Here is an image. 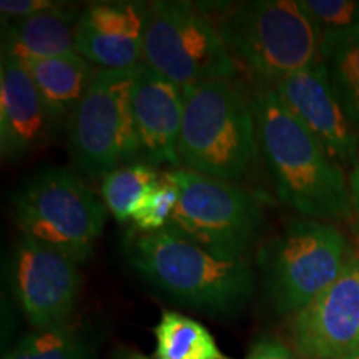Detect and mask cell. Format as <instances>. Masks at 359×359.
<instances>
[{
	"mask_svg": "<svg viewBox=\"0 0 359 359\" xmlns=\"http://www.w3.org/2000/svg\"><path fill=\"white\" fill-rule=\"evenodd\" d=\"M251 103L259 151L283 203L304 218H351L354 210L343 167L283 105L271 85L259 82Z\"/></svg>",
	"mask_w": 359,
	"mask_h": 359,
	"instance_id": "cell-1",
	"label": "cell"
},
{
	"mask_svg": "<svg viewBox=\"0 0 359 359\" xmlns=\"http://www.w3.org/2000/svg\"><path fill=\"white\" fill-rule=\"evenodd\" d=\"M125 251L151 286L187 306L233 313L253 296L255 273L246 259L217 257L168 230L135 231Z\"/></svg>",
	"mask_w": 359,
	"mask_h": 359,
	"instance_id": "cell-2",
	"label": "cell"
},
{
	"mask_svg": "<svg viewBox=\"0 0 359 359\" xmlns=\"http://www.w3.org/2000/svg\"><path fill=\"white\" fill-rule=\"evenodd\" d=\"M182 167L236 183L257 163L259 145L251 98L233 80H210L183 88Z\"/></svg>",
	"mask_w": 359,
	"mask_h": 359,
	"instance_id": "cell-3",
	"label": "cell"
},
{
	"mask_svg": "<svg viewBox=\"0 0 359 359\" xmlns=\"http://www.w3.org/2000/svg\"><path fill=\"white\" fill-rule=\"evenodd\" d=\"M235 60L276 83L321 60V30L298 0L231 4L213 20Z\"/></svg>",
	"mask_w": 359,
	"mask_h": 359,
	"instance_id": "cell-4",
	"label": "cell"
},
{
	"mask_svg": "<svg viewBox=\"0 0 359 359\" xmlns=\"http://www.w3.org/2000/svg\"><path fill=\"white\" fill-rule=\"evenodd\" d=\"M22 235L57 250L74 263H87L105 228V203L70 168H45L12 196Z\"/></svg>",
	"mask_w": 359,
	"mask_h": 359,
	"instance_id": "cell-5",
	"label": "cell"
},
{
	"mask_svg": "<svg viewBox=\"0 0 359 359\" xmlns=\"http://www.w3.org/2000/svg\"><path fill=\"white\" fill-rule=\"evenodd\" d=\"M178 188V205L165 230L222 258L246 259L263 224L257 201L236 183L188 168L168 172Z\"/></svg>",
	"mask_w": 359,
	"mask_h": 359,
	"instance_id": "cell-6",
	"label": "cell"
},
{
	"mask_svg": "<svg viewBox=\"0 0 359 359\" xmlns=\"http://www.w3.org/2000/svg\"><path fill=\"white\" fill-rule=\"evenodd\" d=\"M143 62L180 88L236 75L213 20L196 4L180 0L148 4Z\"/></svg>",
	"mask_w": 359,
	"mask_h": 359,
	"instance_id": "cell-7",
	"label": "cell"
},
{
	"mask_svg": "<svg viewBox=\"0 0 359 359\" xmlns=\"http://www.w3.org/2000/svg\"><path fill=\"white\" fill-rule=\"evenodd\" d=\"M259 258L276 309L294 316L338 280L351 257L339 228L303 218L269 241Z\"/></svg>",
	"mask_w": 359,
	"mask_h": 359,
	"instance_id": "cell-8",
	"label": "cell"
},
{
	"mask_svg": "<svg viewBox=\"0 0 359 359\" xmlns=\"http://www.w3.org/2000/svg\"><path fill=\"white\" fill-rule=\"evenodd\" d=\"M132 82L133 69H98L67 123L72 160L85 177L103 178L140 156Z\"/></svg>",
	"mask_w": 359,
	"mask_h": 359,
	"instance_id": "cell-9",
	"label": "cell"
},
{
	"mask_svg": "<svg viewBox=\"0 0 359 359\" xmlns=\"http://www.w3.org/2000/svg\"><path fill=\"white\" fill-rule=\"evenodd\" d=\"M8 275L17 303L34 330L69 325L82 286L77 263L20 235L8 259Z\"/></svg>",
	"mask_w": 359,
	"mask_h": 359,
	"instance_id": "cell-10",
	"label": "cell"
},
{
	"mask_svg": "<svg viewBox=\"0 0 359 359\" xmlns=\"http://www.w3.org/2000/svg\"><path fill=\"white\" fill-rule=\"evenodd\" d=\"M291 341L303 359H339L359 349V258L291 321Z\"/></svg>",
	"mask_w": 359,
	"mask_h": 359,
	"instance_id": "cell-11",
	"label": "cell"
},
{
	"mask_svg": "<svg viewBox=\"0 0 359 359\" xmlns=\"http://www.w3.org/2000/svg\"><path fill=\"white\" fill-rule=\"evenodd\" d=\"M271 88L336 163L353 168L359 156V130L341 105L321 60L271 83Z\"/></svg>",
	"mask_w": 359,
	"mask_h": 359,
	"instance_id": "cell-12",
	"label": "cell"
},
{
	"mask_svg": "<svg viewBox=\"0 0 359 359\" xmlns=\"http://www.w3.org/2000/svg\"><path fill=\"white\" fill-rule=\"evenodd\" d=\"M148 4L93 2L80 11L75 52L103 70H130L143 62Z\"/></svg>",
	"mask_w": 359,
	"mask_h": 359,
	"instance_id": "cell-13",
	"label": "cell"
},
{
	"mask_svg": "<svg viewBox=\"0 0 359 359\" xmlns=\"http://www.w3.org/2000/svg\"><path fill=\"white\" fill-rule=\"evenodd\" d=\"M132 109L145 163L182 168L178 143L185 109L183 88L140 62L133 67Z\"/></svg>",
	"mask_w": 359,
	"mask_h": 359,
	"instance_id": "cell-14",
	"label": "cell"
},
{
	"mask_svg": "<svg viewBox=\"0 0 359 359\" xmlns=\"http://www.w3.org/2000/svg\"><path fill=\"white\" fill-rule=\"evenodd\" d=\"M53 132L32 75L24 62L2 50L0 62V154L19 160Z\"/></svg>",
	"mask_w": 359,
	"mask_h": 359,
	"instance_id": "cell-15",
	"label": "cell"
},
{
	"mask_svg": "<svg viewBox=\"0 0 359 359\" xmlns=\"http://www.w3.org/2000/svg\"><path fill=\"white\" fill-rule=\"evenodd\" d=\"M79 15L77 7L62 4L52 11L7 22L2 29V50L20 62L70 55L75 52Z\"/></svg>",
	"mask_w": 359,
	"mask_h": 359,
	"instance_id": "cell-16",
	"label": "cell"
},
{
	"mask_svg": "<svg viewBox=\"0 0 359 359\" xmlns=\"http://www.w3.org/2000/svg\"><path fill=\"white\" fill-rule=\"evenodd\" d=\"M50 118L53 132L67 127L95 79V65L77 52L70 55L24 62Z\"/></svg>",
	"mask_w": 359,
	"mask_h": 359,
	"instance_id": "cell-17",
	"label": "cell"
},
{
	"mask_svg": "<svg viewBox=\"0 0 359 359\" xmlns=\"http://www.w3.org/2000/svg\"><path fill=\"white\" fill-rule=\"evenodd\" d=\"M321 62L341 105L359 130V25L323 34Z\"/></svg>",
	"mask_w": 359,
	"mask_h": 359,
	"instance_id": "cell-18",
	"label": "cell"
},
{
	"mask_svg": "<svg viewBox=\"0 0 359 359\" xmlns=\"http://www.w3.org/2000/svg\"><path fill=\"white\" fill-rule=\"evenodd\" d=\"M156 359H231L201 323L177 311H163L155 326Z\"/></svg>",
	"mask_w": 359,
	"mask_h": 359,
	"instance_id": "cell-19",
	"label": "cell"
},
{
	"mask_svg": "<svg viewBox=\"0 0 359 359\" xmlns=\"http://www.w3.org/2000/svg\"><path fill=\"white\" fill-rule=\"evenodd\" d=\"M4 359H98L92 343L69 325L32 330Z\"/></svg>",
	"mask_w": 359,
	"mask_h": 359,
	"instance_id": "cell-20",
	"label": "cell"
},
{
	"mask_svg": "<svg viewBox=\"0 0 359 359\" xmlns=\"http://www.w3.org/2000/svg\"><path fill=\"white\" fill-rule=\"evenodd\" d=\"M161 173L148 163L116 168L102 178L100 196L107 210L120 223L130 222L147 193L160 182Z\"/></svg>",
	"mask_w": 359,
	"mask_h": 359,
	"instance_id": "cell-21",
	"label": "cell"
},
{
	"mask_svg": "<svg viewBox=\"0 0 359 359\" xmlns=\"http://www.w3.org/2000/svg\"><path fill=\"white\" fill-rule=\"evenodd\" d=\"M178 188L170 178L168 172L161 173L160 182L147 193L130 222L135 224L137 231L142 233L165 230L178 205Z\"/></svg>",
	"mask_w": 359,
	"mask_h": 359,
	"instance_id": "cell-22",
	"label": "cell"
},
{
	"mask_svg": "<svg viewBox=\"0 0 359 359\" xmlns=\"http://www.w3.org/2000/svg\"><path fill=\"white\" fill-rule=\"evenodd\" d=\"M299 4L320 27L321 35L359 25L358 0H299Z\"/></svg>",
	"mask_w": 359,
	"mask_h": 359,
	"instance_id": "cell-23",
	"label": "cell"
},
{
	"mask_svg": "<svg viewBox=\"0 0 359 359\" xmlns=\"http://www.w3.org/2000/svg\"><path fill=\"white\" fill-rule=\"evenodd\" d=\"M62 4L64 2H53V0H2L0 13H2V22L7 24V22L32 17L35 13L52 11L60 7Z\"/></svg>",
	"mask_w": 359,
	"mask_h": 359,
	"instance_id": "cell-24",
	"label": "cell"
},
{
	"mask_svg": "<svg viewBox=\"0 0 359 359\" xmlns=\"http://www.w3.org/2000/svg\"><path fill=\"white\" fill-rule=\"evenodd\" d=\"M246 359H298V356L280 339L259 338L250 348Z\"/></svg>",
	"mask_w": 359,
	"mask_h": 359,
	"instance_id": "cell-25",
	"label": "cell"
},
{
	"mask_svg": "<svg viewBox=\"0 0 359 359\" xmlns=\"http://www.w3.org/2000/svg\"><path fill=\"white\" fill-rule=\"evenodd\" d=\"M348 183H349V193H351L354 215H356L359 219V156H358L356 163L353 165L351 173H349V178H348Z\"/></svg>",
	"mask_w": 359,
	"mask_h": 359,
	"instance_id": "cell-26",
	"label": "cell"
},
{
	"mask_svg": "<svg viewBox=\"0 0 359 359\" xmlns=\"http://www.w3.org/2000/svg\"><path fill=\"white\" fill-rule=\"evenodd\" d=\"M111 359H150V358L145 356V354L135 351V349L118 348L114 354H111Z\"/></svg>",
	"mask_w": 359,
	"mask_h": 359,
	"instance_id": "cell-27",
	"label": "cell"
},
{
	"mask_svg": "<svg viewBox=\"0 0 359 359\" xmlns=\"http://www.w3.org/2000/svg\"><path fill=\"white\" fill-rule=\"evenodd\" d=\"M339 359H359V349H358V351L349 353V354H346V356H343V358H339Z\"/></svg>",
	"mask_w": 359,
	"mask_h": 359,
	"instance_id": "cell-28",
	"label": "cell"
}]
</instances>
